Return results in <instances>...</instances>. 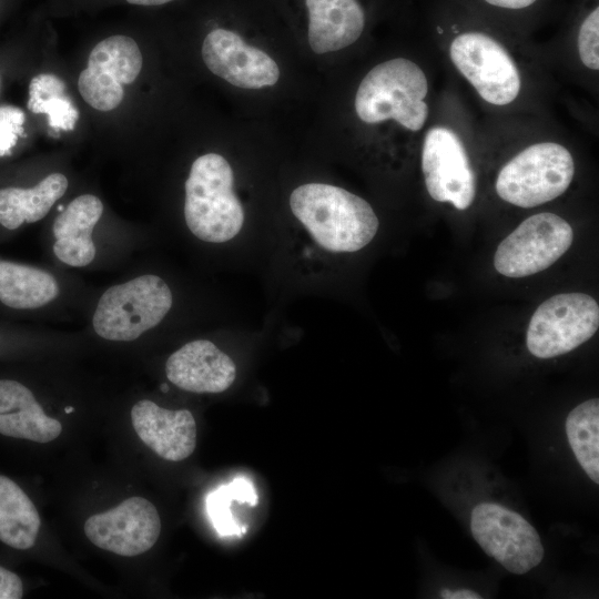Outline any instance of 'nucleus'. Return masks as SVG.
<instances>
[{
	"instance_id": "nucleus-32",
	"label": "nucleus",
	"mask_w": 599,
	"mask_h": 599,
	"mask_svg": "<svg viewBox=\"0 0 599 599\" xmlns=\"http://www.w3.org/2000/svg\"><path fill=\"white\" fill-rule=\"evenodd\" d=\"M64 412H65L67 414H70V413L73 412V408H72L71 406H68V407H65Z\"/></svg>"
},
{
	"instance_id": "nucleus-3",
	"label": "nucleus",
	"mask_w": 599,
	"mask_h": 599,
	"mask_svg": "<svg viewBox=\"0 0 599 599\" xmlns=\"http://www.w3.org/2000/svg\"><path fill=\"white\" fill-rule=\"evenodd\" d=\"M428 84L423 70L405 58L374 67L362 80L355 97V111L368 124L393 119L410 131L420 130L428 116L424 99Z\"/></svg>"
},
{
	"instance_id": "nucleus-25",
	"label": "nucleus",
	"mask_w": 599,
	"mask_h": 599,
	"mask_svg": "<svg viewBox=\"0 0 599 599\" xmlns=\"http://www.w3.org/2000/svg\"><path fill=\"white\" fill-rule=\"evenodd\" d=\"M26 112L13 104H0V159L13 154L26 139Z\"/></svg>"
},
{
	"instance_id": "nucleus-12",
	"label": "nucleus",
	"mask_w": 599,
	"mask_h": 599,
	"mask_svg": "<svg viewBox=\"0 0 599 599\" xmlns=\"http://www.w3.org/2000/svg\"><path fill=\"white\" fill-rule=\"evenodd\" d=\"M161 532L155 506L143 497H131L84 522V534L97 547L124 557L151 549Z\"/></svg>"
},
{
	"instance_id": "nucleus-11",
	"label": "nucleus",
	"mask_w": 599,
	"mask_h": 599,
	"mask_svg": "<svg viewBox=\"0 0 599 599\" xmlns=\"http://www.w3.org/2000/svg\"><path fill=\"white\" fill-rule=\"evenodd\" d=\"M422 169L426 189L437 202L468 209L476 194V177L466 149L448 128L434 126L425 136Z\"/></svg>"
},
{
	"instance_id": "nucleus-13",
	"label": "nucleus",
	"mask_w": 599,
	"mask_h": 599,
	"mask_svg": "<svg viewBox=\"0 0 599 599\" xmlns=\"http://www.w3.org/2000/svg\"><path fill=\"white\" fill-rule=\"evenodd\" d=\"M201 55L213 74L242 89L272 87L280 79V68L267 53L227 29L210 31L202 42Z\"/></svg>"
},
{
	"instance_id": "nucleus-4",
	"label": "nucleus",
	"mask_w": 599,
	"mask_h": 599,
	"mask_svg": "<svg viewBox=\"0 0 599 599\" xmlns=\"http://www.w3.org/2000/svg\"><path fill=\"white\" fill-rule=\"evenodd\" d=\"M173 304L172 291L158 275L144 274L109 287L92 317L94 332L114 342H131L159 325Z\"/></svg>"
},
{
	"instance_id": "nucleus-14",
	"label": "nucleus",
	"mask_w": 599,
	"mask_h": 599,
	"mask_svg": "<svg viewBox=\"0 0 599 599\" xmlns=\"http://www.w3.org/2000/svg\"><path fill=\"white\" fill-rule=\"evenodd\" d=\"M165 374L171 383L183 390L217 394L234 383L236 365L211 341L195 339L170 355Z\"/></svg>"
},
{
	"instance_id": "nucleus-21",
	"label": "nucleus",
	"mask_w": 599,
	"mask_h": 599,
	"mask_svg": "<svg viewBox=\"0 0 599 599\" xmlns=\"http://www.w3.org/2000/svg\"><path fill=\"white\" fill-rule=\"evenodd\" d=\"M40 529L37 508L10 478L0 475V540L16 549L33 547Z\"/></svg>"
},
{
	"instance_id": "nucleus-31",
	"label": "nucleus",
	"mask_w": 599,
	"mask_h": 599,
	"mask_svg": "<svg viewBox=\"0 0 599 599\" xmlns=\"http://www.w3.org/2000/svg\"><path fill=\"white\" fill-rule=\"evenodd\" d=\"M171 1H173V0H126V2L130 3V4L145 6V7L161 6V4L169 3Z\"/></svg>"
},
{
	"instance_id": "nucleus-1",
	"label": "nucleus",
	"mask_w": 599,
	"mask_h": 599,
	"mask_svg": "<svg viewBox=\"0 0 599 599\" xmlns=\"http://www.w3.org/2000/svg\"><path fill=\"white\" fill-rule=\"evenodd\" d=\"M290 207L311 240L327 253H355L373 241L379 227L367 201L327 183L297 186L290 195Z\"/></svg>"
},
{
	"instance_id": "nucleus-5",
	"label": "nucleus",
	"mask_w": 599,
	"mask_h": 599,
	"mask_svg": "<svg viewBox=\"0 0 599 599\" xmlns=\"http://www.w3.org/2000/svg\"><path fill=\"white\" fill-rule=\"evenodd\" d=\"M144 68L139 42L128 34H111L99 40L88 52L77 75L82 101L98 113L118 111Z\"/></svg>"
},
{
	"instance_id": "nucleus-9",
	"label": "nucleus",
	"mask_w": 599,
	"mask_h": 599,
	"mask_svg": "<svg viewBox=\"0 0 599 599\" xmlns=\"http://www.w3.org/2000/svg\"><path fill=\"white\" fill-rule=\"evenodd\" d=\"M573 232L557 214L544 212L522 221L498 245L494 265L508 277H525L552 265L570 247Z\"/></svg>"
},
{
	"instance_id": "nucleus-24",
	"label": "nucleus",
	"mask_w": 599,
	"mask_h": 599,
	"mask_svg": "<svg viewBox=\"0 0 599 599\" xmlns=\"http://www.w3.org/2000/svg\"><path fill=\"white\" fill-rule=\"evenodd\" d=\"M233 499L247 502L251 506L257 504L254 486L247 478H235L231 484L220 487L207 497L209 516L221 535H237L240 532V526L230 510V504Z\"/></svg>"
},
{
	"instance_id": "nucleus-30",
	"label": "nucleus",
	"mask_w": 599,
	"mask_h": 599,
	"mask_svg": "<svg viewBox=\"0 0 599 599\" xmlns=\"http://www.w3.org/2000/svg\"><path fill=\"white\" fill-rule=\"evenodd\" d=\"M439 595L444 599H481L479 593L470 589L451 590L449 588H441Z\"/></svg>"
},
{
	"instance_id": "nucleus-28",
	"label": "nucleus",
	"mask_w": 599,
	"mask_h": 599,
	"mask_svg": "<svg viewBox=\"0 0 599 599\" xmlns=\"http://www.w3.org/2000/svg\"><path fill=\"white\" fill-rule=\"evenodd\" d=\"M22 596L21 579L12 571L0 567V599H20Z\"/></svg>"
},
{
	"instance_id": "nucleus-15",
	"label": "nucleus",
	"mask_w": 599,
	"mask_h": 599,
	"mask_svg": "<svg viewBox=\"0 0 599 599\" xmlns=\"http://www.w3.org/2000/svg\"><path fill=\"white\" fill-rule=\"evenodd\" d=\"M131 420L139 438L165 460H183L195 449L196 423L187 409L171 410L142 399L132 407Z\"/></svg>"
},
{
	"instance_id": "nucleus-29",
	"label": "nucleus",
	"mask_w": 599,
	"mask_h": 599,
	"mask_svg": "<svg viewBox=\"0 0 599 599\" xmlns=\"http://www.w3.org/2000/svg\"><path fill=\"white\" fill-rule=\"evenodd\" d=\"M490 6L508 9V10H521L530 7L537 0H484Z\"/></svg>"
},
{
	"instance_id": "nucleus-16",
	"label": "nucleus",
	"mask_w": 599,
	"mask_h": 599,
	"mask_svg": "<svg viewBox=\"0 0 599 599\" xmlns=\"http://www.w3.org/2000/svg\"><path fill=\"white\" fill-rule=\"evenodd\" d=\"M103 213L102 201L93 194L73 199L53 222L54 255L64 264L82 267L95 256L92 231Z\"/></svg>"
},
{
	"instance_id": "nucleus-33",
	"label": "nucleus",
	"mask_w": 599,
	"mask_h": 599,
	"mask_svg": "<svg viewBox=\"0 0 599 599\" xmlns=\"http://www.w3.org/2000/svg\"><path fill=\"white\" fill-rule=\"evenodd\" d=\"M2 1L0 0V8H1Z\"/></svg>"
},
{
	"instance_id": "nucleus-22",
	"label": "nucleus",
	"mask_w": 599,
	"mask_h": 599,
	"mask_svg": "<svg viewBox=\"0 0 599 599\" xmlns=\"http://www.w3.org/2000/svg\"><path fill=\"white\" fill-rule=\"evenodd\" d=\"M566 433L571 450L589 478L599 483V400L588 399L567 416Z\"/></svg>"
},
{
	"instance_id": "nucleus-23",
	"label": "nucleus",
	"mask_w": 599,
	"mask_h": 599,
	"mask_svg": "<svg viewBox=\"0 0 599 599\" xmlns=\"http://www.w3.org/2000/svg\"><path fill=\"white\" fill-rule=\"evenodd\" d=\"M45 88L33 77L28 87V108L32 113L49 118L51 128L72 129L77 120V110L63 95V84L53 74L40 73Z\"/></svg>"
},
{
	"instance_id": "nucleus-27",
	"label": "nucleus",
	"mask_w": 599,
	"mask_h": 599,
	"mask_svg": "<svg viewBox=\"0 0 599 599\" xmlns=\"http://www.w3.org/2000/svg\"><path fill=\"white\" fill-rule=\"evenodd\" d=\"M22 54L19 48L0 49V97L9 80L21 71Z\"/></svg>"
},
{
	"instance_id": "nucleus-18",
	"label": "nucleus",
	"mask_w": 599,
	"mask_h": 599,
	"mask_svg": "<svg viewBox=\"0 0 599 599\" xmlns=\"http://www.w3.org/2000/svg\"><path fill=\"white\" fill-rule=\"evenodd\" d=\"M61 432V423L45 415L28 387L17 380L0 379V434L49 443Z\"/></svg>"
},
{
	"instance_id": "nucleus-19",
	"label": "nucleus",
	"mask_w": 599,
	"mask_h": 599,
	"mask_svg": "<svg viewBox=\"0 0 599 599\" xmlns=\"http://www.w3.org/2000/svg\"><path fill=\"white\" fill-rule=\"evenodd\" d=\"M64 174L54 172L31 186H0V225L16 230L23 223L42 220L67 192Z\"/></svg>"
},
{
	"instance_id": "nucleus-7",
	"label": "nucleus",
	"mask_w": 599,
	"mask_h": 599,
	"mask_svg": "<svg viewBox=\"0 0 599 599\" xmlns=\"http://www.w3.org/2000/svg\"><path fill=\"white\" fill-rule=\"evenodd\" d=\"M599 306L585 293H561L541 303L532 314L526 336L528 351L551 358L577 348L597 332Z\"/></svg>"
},
{
	"instance_id": "nucleus-6",
	"label": "nucleus",
	"mask_w": 599,
	"mask_h": 599,
	"mask_svg": "<svg viewBox=\"0 0 599 599\" xmlns=\"http://www.w3.org/2000/svg\"><path fill=\"white\" fill-rule=\"evenodd\" d=\"M575 162L570 152L554 142L528 146L499 171L495 187L506 202L534 207L560 196L570 185Z\"/></svg>"
},
{
	"instance_id": "nucleus-17",
	"label": "nucleus",
	"mask_w": 599,
	"mask_h": 599,
	"mask_svg": "<svg viewBox=\"0 0 599 599\" xmlns=\"http://www.w3.org/2000/svg\"><path fill=\"white\" fill-rule=\"evenodd\" d=\"M308 11V43L317 54L353 44L365 27L357 0H305Z\"/></svg>"
},
{
	"instance_id": "nucleus-20",
	"label": "nucleus",
	"mask_w": 599,
	"mask_h": 599,
	"mask_svg": "<svg viewBox=\"0 0 599 599\" xmlns=\"http://www.w3.org/2000/svg\"><path fill=\"white\" fill-rule=\"evenodd\" d=\"M59 294L52 274L38 267L0 260V302L16 309L47 305Z\"/></svg>"
},
{
	"instance_id": "nucleus-10",
	"label": "nucleus",
	"mask_w": 599,
	"mask_h": 599,
	"mask_svg": "<svg viewBox=\"0 0 599 599\" xmlns=\"http://www.w3.org/2000/svg\"><path fill=\"white\" fill-rule=\"evenodd\" d=\"M450 59L488 103L505 105L520 91V75L512 58L491 37L464 32L450 44Z\"/></svg>"
},
{
	"instance_id": "nucleus-26",
	"label": "nucleus",
	"mask_w": 599,
	"mask_h": 599,
	"mask_svg": "<svg viewBox=\"0 0 599 599\" xmlns=\"http://www.w3.org/2000/svg\"><path fill=\"white\" fill-rule=\"evenodd\" d=\"M599 8L596 7L582 21L578 32V51L582 63L599 69Z\"/></svg>"
},
{
	"instance_id": "nucleus-8",
	"label": "nucleus",
	"mask_w": 599,
	"mask_h": 599,
	"mask_svg": "<svg viewBox=\"0 0 599 599\" xmlns=\"http://www.w3.org/2000/svg\"><path fill=\"white\" fill-rule=\"evenodd\" d=\"M470 531L481 549L511 573L524 575L544 558L536 529L521 515L498 504L477 505L471 511Z\"/></svg>"
},
{
	"instance_id": "nucleus-2",
	"label": "nucleus",
	"mask_w": 599,
	"mask_h": 599,
	"mask_svg": "<svg viewBox=\"0 0 599 599\" xmlns=\"http://www.w3.org/2000/svg\"><path fill=\"white\" fill-rule=\"evenodd\" d=\"M233 186L234 173L223 155L209 152L193 161L184 183V220L195 237L222 244L238 235L245 212Z\"/></svg>"
}]
</instances>
